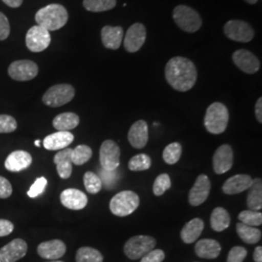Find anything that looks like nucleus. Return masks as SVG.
Here are the masks:
<instances>
[{
    "label": "nucleus",
    "instance_id": "nucleus-27",
    "mask_svg": "<svg viewBox=\"0 0 262 262\" xmlns=\"http://www.w3.org/2000/svg\"><path fill=\"white\" fill-rule=\"evenodd\" d=\"M247 206L249 210L260 211L262 208V183L260 179L253 180V184L248 189Z\"/></svg>",
    "mask_w": 262,
    "mask_h": 262
},
{
    "label": "nucleus",
    "instance_id": "nucleus-10",
    "mask_svg": "<svg viewBox=\"0 0 262 262\" xmlns=\"http://www.w3.org/2000/svg\"><path fill=\"white\" fill-rule=\"evenodd\" d=\"M27 47L33 53H40L47 49L51 44V34L47 29L34 26L28 29L26 36Z\"/></svg>",
    "mask_w": 262,
    "mask_h": 262
},
{
    "label": "nucleus",
    "instance_id": "nucleus-24",
    "mask_svg": "<svg viewBox=\"0 0 262 262\" xmlns=\"http://www.w3.org/2000/svg\"><path fill=\"white\" fill-rule=\"evenodd\" d=\"M71 151L72 149L66 148L63 150H59L54 158V162L56 163L58 176L64 180L70 178L72 174L73 163L71 160Z\"/></svg>",
    "mask_w": 262,
    "mask_h": 262
},
{
    "label": "nucleus",
    "instance_id": "nucleus-15",
    "mask_svg": "<svg viewBox=\"0 0 262 262\" xmlns=\"http://www.w3.org/2000/svg\"><path fill=\"white\" fill-rule=\"evenodd\" d=\"M232 59L235 66L247 74H254L260 68V61L258 58L247 50L242 49L236 51L232 56Z\"/></svg>",
    "mask_w": 262,
    "mask_h": 262
},
{
    "label": "nucleus",
    "instance_id": "nucleus-17",
    "mask_svg": "<svg viewBox=\"0 0 262 262\" xmlns=\"http://www.w3.org/2000/svg\"><path fill=\"white\" fill-rule=\"evenodd\" d=\"M149 140L148 123L140 120L134 122L128 131V141L135 149H143Z\"/></svg>",
    "mask_w": 262,
    "mask_h": 262
},
{
    "label": "nucleus",
    "instance_id": "nucleus-40",
    "mask_svg": "<svg viewBox=\"0 0 262 262\" xmlns=\"http://www.w3.org/2000/svg\"><path fill=\"white\" fill-rule=\"evenodd\" d=\"M18 127L15 118L9 115H0V133H11Z\"/></svg>",
    "mask_w": 262,
    "mask_h": 262
},
{
    "label": "nucleus",
    "instance_id": "nucleus-18",
    "mask_svg": "<svg viewBox=\"0 0 262 262\" xmlns=\"http://www.w3.org/2000/svg\"><path fill=\"white\" fill-rule=\"evenodd\" d=\"M37 253L42 258L49 260H57L66 253V244L61 240H50L38 246Z\"/></svg>",
    "mask_w": 262,
    "mask_h": 262
},
{
    "label": "nucleus",
    "instance_id": "nucleus-45",
    "mask_svg": "<svg viewBox=\"0 0 262 262\" xmlns=\"http://www.w3.org/2000/svg\"><path fill=\"white\" fill-rule=\"evenodd\" d=\"M13 192V188L9 181L4 177L0 176V198L5 199L11 196Z\"/></svg>",
    "mask_w": 262,
    "mask_h": 262
},
{
    "label": "nucleus",
    "instance_id": "nucleus-2",
    "mask_svg": "<svg viewBox=\"0 0 262 262\" xmlns=\"http://www.w3.org/2000/svg\"><path fill=\"white\" fill-rule=\"evenodd\" d=\"M38 26L48 31H55L63 28L68 20L67 10L59 4H50L38 11L35 15Z\"/></svg>",
    "mask_w": 262,
    "mask_h": 262
},
{
    "label": "nucleus",
    "instance_id": "nucleus-5",
    "mask_svg": "<svg viewBox=\"0 0 262 262\" xmlns=\"http://www.w3.org/2000/svg\"><path fill=\"white\" fill-rule=\"evenodd\" d=\"M173 19L179 28L186 32H196L202 26L199 14L186 5H179L174 9Z\"/></svg>",
    "mask_w": 262,
    "mask_h": 262
},
{
    "label": "nucleus",
    "instance_id": "nucleus-7",
    "mask_svg": "<svg viewBox=\"0 0 262 262\" xmlns=\"http://www.w3.org/2000/svg\"><path fill=\"white\" fill-rule=\"evenodd\" d=\"M75 95V90L67 84H56L51 86L43 95V102L49 107H60L70 102Z\"/></svg>",
    "mask_w": 262,
    "mask_h": 262
},
{
    "label": "nucleus",
    "instance_id": "nucleus-46",
    "mask_svg": "<svg viewBox=\"0 0 262 262\" xmlns=\"http://www.w3.org/2000/svg\"><path fill=\"white\" fill-rule=\"evenodd\" d=\"M14 230V225L8 220L0 219V237L8 236Z\"/></svg>",
    "mask_w": 262,
    "mask_h": 262
},
{
    "label": "nucleus",
    "instance_id": "nucleus-52",
    "mask_svg": "<svg viewBox=\"0 0 262 262\" xmlns=\"http://www.w3.org/2000/svg\"><path fill=\"white\" fill-rule=\"evenodd\" d=\"M50 262H63V261H59V260H53V261H50Z\"/></svg>",
    "mask_w": 262,
    "mask_h": 262
},
{
    "label": "nucleus",
    "instance_id": "nucleus-33",
    "mask_svg": "<svg viewBox=\"0 0 262 262\" xmlns=\"http://www.w3.org/2000/svg\"><path fill=\"white\" fill-rule=\"evenodd\" d=\"M93 157V150L86 145H79L71 151V160L75 165H83Z\"/></svg>",
    "mask_w": 262,
    "mask_h": 262
},
{
    "label": "nucleus",
    "instance_id": "nucleus-23",
    "mask_svg": "<svg viewBox=\"0 0 262 262\" xmlns=\"http://www.w3.org/2000/svg\"><path fill=\"white\" fill-rule=\"evenodd\" d=\"M123 39V29L121 27L105 26L101 29V40L107 49L117 50L121 47Z\"/></svg>",
    "mask_w": 262,
    "mask_h": 262
},
{
    "label": "nucleus",
    "instance_id": "nucleus-32",
    "mask_svg": "<svg viewBox=\"0 0 262 262\" xmlns=\"http://www.w3.org/2000/svg\"><path fill=\"white\" fill-rule=\"evenodd\" d=\"M84 8L90 12H105L115 8L117 5V0H84Z\"/></svg>",
    "mask_w": 262,
    "mask_h": 262
},
{
    "label": "nucleus",
    "instance_id": "nucleus-43",
    "mask_svg": "<svg viewBox=\"0 0 262 262\" xmlns=\"http://www.w3.org/2000/svg\"><path fill=\"white\" fill-rule=\"evenodd\" d=\"M164 258H165V254L162 250L154 249L147 254H145L141 258L140 262H162L164 260Z\"/></svg>",
    "mask_w": 262,
    "mask_h": 262
},
{
    "label": "nucleus",
    "instance_id": "nucleus-19",
    "mask_svg": "<svg viewBox=\"0 0 262 262\" xmlns=\"http://www.w3.org/2000/svg\"><path fill=\"white\" fill-rule=\"evenodd\" d=\"M60 201L63 206L70 210H82L88 204V197L83 191L76 188H67L60 194Z\"/></svg>",
    "mask_w": 262,
    "mask_h": 262
},
{
    "label": "nucleus",
    "instance_id": "nucleus-20",
    "mask_svg": "<svg viewBox=\"0 0 262 262\" xmlns=\"http://www.w3.org/2000/svg\"><path fill=\"white\" fill-rule=\"evenodd\" d=\"M74 141V135L69 131H57L50 134L43 141L46 150H61L66 149Z\"/></svg>",
    "mask_w": 262,
    "mask_h": 262
},
{
    "label": "nucleus",
    "instance_id": "nucleus-28",
    "mask_svg": "<svg viewBox=\"0 0 262 262\" xmlns=\"http://www.w3.org/2000/svg\"><path fill=\"white\" fill-rule=\"evenodd\" d=\"M80 123V118L74 113H62L57 115L53 121V125L57 131H70Z\"/></svg>",
    "mask_w": 262,
    "mask_h": 262
},
{
    "label": "nucleus",
    "instance_id": "nucleus-14",
    "mask_svg": "<svg viewBox=\"0 0 262 262\" xmlns=\"http://www.w3.org/2000/svg\"><path fill=\"white\" fill-rule=\"evenodd\" d=\"M28 253V244L23 239H15L0 249L1 262H16Z\"/></svg>",
    "mask_w": 262,
    "mask_h": 262
},
{
    "label": "nucleus",
    "instance_id": "nucleus-39",
    "mask_svg": "<svg viewBox=\"0 0 262 262\" xmlns=\"http://www.w3.org/2000/svg\"><path fill=\"white\" fill-rule=\"evenodd\" d=\"M99 178L101 180L102 186L106 187L107 189H112L115 188V185L118 182L119 178V174L117 170H113V171H106L101 168L100 173H99Z\"/></svg>",
    "mask_w": 262,
    "mask_h": 262
},
{
    "label": "nucleus",
    "instance_id": "nucleus-53",
    "mask_svg": "<svg viewBox=\"0 0 262 262\" xmlns=\"http://www.w3.org/2000/svg\"><path fill=\"white\" fill-rule=\"evenodd\" d=\"M0 262H1V260H0Z\"/></svg>",
    "mask_w": 262,
    "mask_h": 262
},
{
    "label": "nucleus",
    "instance_id": "nucleus-50",
    "mask_svg": "<svg viewBox=\"0 0 262 262\" xmlns=\"http://www.w3.org/2000/svg\"><path fill=\"white\" fill-rule=\"evenodd\" d=\"M246 2H248L249 4H255L257 2V0H245Z\"/></svg>",
    "mask_w": 262,
    "mask_h": 262
},
{
    "label": "nucleus",
    "instance_id": "nucleus-1",
    "mask_svg": "<svg viewBox=\"0 0 262 262\" xmlns=\"http://www.w3.org/2000/svg\"><path fill=\"white\" fill-rule=\"evenodd\" d=\"M165 78L174 90L185 93L191 90L196 83V67L186 57H173L165 66Z\"/></svg>",
    "mask_w": 262,
    "mask_h": 262
},
{
    "label": "nucleus",
    "instance_id": "nucleus-12",
    "mask_svg": "<svg viewBox=\"0 0 262 262\" xmlns=\"http://www.w3.org/2000/svg\"><path fill=\"white\" fill-rule=\"evenodd\" d=\"M147 37V30L140 23L132 25L123 38V45L128 53H136L144 45Z\"/></svg>",
    "mask_w": 262,
    "mask_h": 262
},
{
    "label": "nucleus",
    "instance_id": "nucleus-34",
    "mask_svg": "<svg viewBox=\"0 0 262 262\" xmlns=\"http://www.w3.org/2000/svg\"><path fill=\"white\" fill-rule=\"evenodd\" d=\"M182 146L178 142H174L169 144L167 147H165V149L163 150V154H162V158L163 160L170 165H173L175 163H177L181 156H182Z\"/></svg>",
    "mask_w": 262,
    "mask_h": 262
},
{
    "label": "nucleus",
    "instance_id": "nucleus-22",
    "mask_svg": "<svg viewBox=\"0 0 262 262\" xmlns=\"http://www.w3.org/2000/svg\"><path fill=\"white\" fill-rule=\"evenodd\" d=\"M32 163L31 155L26 150H15L5 160V168L11 172H19L28 168Z\"/></svg>",
    "mask_w": 262,
    "mask_h": 262
},
{
    "label": "nucleus",
    "instance_id": "nucleus-47",
    "mask_svg": "<svg viewBox=\"0 0 262 262\" xmlns=\"http://www.w3.org/2000/svg\"><path fill=\"white\" fill-rule=\"evenodd\" d=\"M255 117L258 122H262V98H258L255 103Z\"/></svg>",
    "mask_w": 262,
    "mask_h": 262
},
{
    "label": "nucleus",
    "instance_id": "nucleus-49",
    "mask_svg": "<svg viewBox=\"0 0 262 262\" xmlns=\"http://www.w3.org/2000/svg\"><path fill=\"white\" fill-rule=\"evenodd\" d=\"M253 260L255 262H262V248L258 246L255 248L253 253Z\"/></svg>",
    "mask_w": 262,
    "mask_h": 262
},
{
    "label": "nucleus",
    "instance_id": "nucleus-38",
    "mask_svg": "<svg viewBox=\"0 0 262 262\" xmlns=\"http://www.w3.org/2000/svg\"><path fill=\"white\" fill-rule=\"evenodd\" d=\"M171 187V179L168 174H160L154 183L152 190L155 195L161 196L166 190Z\"/></svg>",
    "mask_w": 262,
    "mask_h": 262
},
{
    "label": "nucleus",
    "instance_id": "nucleus-13",
    "mask_svg": "<svg viewBox=\"0 0 262 262\" xmlns=\"http://www.w3.org/2000/svg\"><path fill=\"white\" fill-rule=\"evenodd\" d=\"M211 191V182L208 176L202 174L196 179L188 194V202L191 206H199L204 203Z\"/></svg>",
    "mask_w": 262,
    "mask_h": 262
},
{
    "label": "nucleus",
    "instance_id": "nucleus-37",
    "mask_svg": "<svg viewBox=\"0 0 262 262\" xmlns=\"http://www.w3.org/2000/svg\"><path fill=\"white\" fill-rule=\"evenodd\" d=\"M151 166V159L145 154L134 156L128 162V168L131 171H145Z\"/></svg>",
    "mask_w": 262,
    "mask_h": 262
},
{
    "label": "nucleus",
    "instance_id": "nucleus-41",
    "mask_svg": "<svg viewBox=\"0 0 262 262\" xmlns=\"http://www.w3.org/2000/svg\"><path fill=\"white\" fill-rule=\"evenodd\" d=\"M48 181L46 178L41 177V178L36 179L34 184L30 187L28 191V195L31 198L37 197L38 195L42 194L47 187Z\"/></svg>",
    "mask_w": 262,
    "mask_h": 262
},
{
    "label": "nucleus",
    "instance_id": "nucleus-9",
    "mask_svg": "<svg viewBox=\"0 0 262 262\" xmlns=\"http://www.w3.org/2000/svg\"><path fill=\"white\" fill-rule=\"evenodd\" d=\"M121 150L113 140L104 141L99 150V161L101 168L106 171L117 170L120 166Z\"/></svg>",
    "mask_w": 262,
    "mask_h": 262
},
{
    "label": "nucleus",
    "instance_id": "nucleus-29",
    "mask_svg": "<svg viewBox=\"0 0 262 262\" xmlns=\"http://www.w3.org/2000/svg\"><path fill=\"white\" fill-rule=\"evenodd\" d=\"M229 225H230V215L228 214V212L222 207L215 208L211 215L212 228L216 232H221L225 230L226 228H228Z\"/></svg>",
    "mask_w": 262,
    "mask_h": 262
},
{
    "label": "nucleus",
    "instance_id": "nucleus-4",
    "mask_svg": "<svg viewBox=\"0 0 262 262\" xmlns=\"http://www.w3.org/2000/svg\"><path fill=\"white\" fill-rule=\"evenodd\" d=\"M140 204L139 196L131 191L123 190L117 193L110 201V210L118 216H126L132 214Z\"/></svg>",
    "mask_w": 262,
    "mask_h": 262
},
{
    "label": "nucleus",
    "instance_id": "nucleus-44",
    "mask_svg": "<svg viewBox=\"0 0 262 262\" xmlns=\"http://www.w3.org/2000/svg\"><path fill=\"white\" fill-rule=\"evenodd\" d=\"M9 35V20L3 13L0 12V41L5 40Z\"/></svg>",
    "mask_w": 262,
    "mask_h": 262
},
{
    "label": "nucleus",
    "instance_id": "nucleus-11",
    "mask_svg": "<svg viewBox=\"0 0 262 262\" xmlns=\"http://www.w3.org/2000/svg\"><path fill=\"white\" fill-rule=\"evenodd\" d=\"M8 74L15 81H30L37 76L38 66L31 60H17L10 64Z\"/></svg>",
    "mask_w": 262,
    "mask_h": 262
},
{
    "label": "nucleus",
    "instance_id": "nucleus-8",
    "mask_svg": "<svg viewBox=\"0 0 262 262\" xmlns=\"http://www.w3.org/2000/svg\"><path fill=\"white\" fill-rule=\"evenodd\" d=\"M225 36L236 42L248 43L253 40L254 31L253 28L246 21L232 19L225 25Z\"/></svg>",
    "mask_w": 262,
    "mask_h": 262
},
{
    "label": "nucleus",
    "instance_id": "nucleus-21",
    "mask_svg": "<svg viewBox=\"0 0 262 262\" xmlns=\"http://www.w3.org/2000/svg\"><path fill=\"white\" fill-rule=\"evenodd\" d=\"M253 184V179L246 174H238L226 180L223 186V191L225 194L233 195L248 190Z\"/></svg>",
    "mask_w": 262,
    "mask_h": 262
},
{
    "label": "nucleus",
    "instance_id": "nucleus-26",
    "mask_svg": "<svg viewBox=\"0 0 262 262\" xmlns=\"http://www.w3.org/2000/svg\"><path fill=\"white\" fill-rule=\"evenodd\" d=\"M203 229H204L203 221L199 217L192 219L183 227L181 231V238L184 241V243H193L200 237Z\"/></svg>",
    "mask_w": 262,
    "mask_h": 262
},
{
    "label": "nucleus",
    "instance_id": "nucleus-6",
    "mask_svg": "<svg viewBox=\"0 0 262 262\" xmlns=\"http://www.w3.org/2000/svg\"><path fill=\"white\" fill-rule=\"evenodd\" d=\"M157 241L155 238L147 235H137L130 238L123 248L125 255L132 260L142 258L145 254L155 249Z\"/></svg>",
    "mask_w": 262,
    "mask_h": 262
},
{
    "label": "nucleus",
    "instance_id": "nucleus-48",
    "mask_svg": "<svg viewBox=\"0 0 262 262\" xmlns=\"http://www.w3.org/2000/svg\"><path fill=\"white\" fill-rule=\"evenodd\" d=\"M2 1L11 8H18L23 4V0H2Z\"/></svg>",
    "mask_w": 262,
    "mask_h": 262
},
{
    "label": "nucleus",
    "instance_id": "nucleus-25",
    "mask_svg": "<svg viewBox=\"0 0 262 262\" xmlns=\"http://www.w3.org/2000/svg\"><path fill=\"white\" fill-rule=\"evenodd\" d=\"M222 251V247L214 239H202L195 245V253L201 258L215 259Z\"/></svg>",
    "mask_w": 262,
    "mask_h": 262
},
{
    "label": "nucleus",
    "instance_id": "nucleus-51",
    "mask_svg": "<svg viewBox=\"0 0 262 262\" xmlns=\"http://www.w3.org/2000/svg\"><path fill=\"white\" fill-rule=\"evenodd\" d=\"M34 145H35L36 147H40V140H35V142H34Z\"/></svg>",
    "mask_w": 262,
    "mask_h": 262
},
{
    "label": "nucleus",
    "instance_id": "nucleus-16",
    "mask_svg": "<svg viewBox=\"0 0 262 262\" xmlns=\"http://www.w3.org/2000/svg\"><path fill=\"white\" fill-rule=\"evenodd\" d=\"M233 150L231 146L225 144L217 148L213 158V167L216 174H225L233 165Z\"/></svg>",
    "mask_w": 262,
    "mask_h": 262
},
{
    "label": "nucleus",
    "instance_id": "nucleus-31",
    "mask_svg": "<svg viewBox=\"0 0 262 262\" xmlns=\"http://www.w3.org/2000/svg\"><path fill=\"white\" fill-rule=\"evenodd\" d=\"M76 262H103V255L94 248L83 247L77 251Z\"/></svg>",
    "mask_w": 262,
    "mask_h": 262
},
{
    "label": "nucleus",
    "instance_id": "nucleus-36",
    "mask_svg": "<svg viewBox=\"0 0 262 262\" xmlns=\"http://www.w3.org/2000/svg\"><path fill=\"white\" fill-rule=\"evenodd\" d=\"M238 220L249 226H259L262 224V214L259 211L246 210L238 215Z\"/></svg>",
    "mask_w": 262,
    "mask_h": 262
},
{
    "label": "nucleus",
    "instance_id": "nucleus-3",
    "mask_svg": "<svg viewBox=\"0 0 262 262\" xmlns=\"http://www.w3.org/2000/svg\"><path fill=\"white\" fill-rule=\"evenodd\" d=\"M229 121V113L225 104L215 102L207 109L204 118V125L207 131L212 134H222L225 132Z\"/></svg>",
    "mask_w": 262,
    "mask_h": 262
},
{
    "label": "nucleus",
    "instance_id": "nucleus-35",
    "mask_svg": "<svg viewBox=\"0 0 262 262\" xmlns=\"http://www.w3.org/2000/svg\"><path fill=\"white\" fill-rule=\"evenodd\" d=\"M84 185L86 191L91 194L98 193L102 188V183L99 176L91 171L84 173Z\"/></svg>",
    "mask_w": 262,
    "mask_h": 262
},
{
    "label": "nucleus",
    "instance_id": "nucleus-30",
    "mask_svg": "<svg viewBox=\"0 0 262 262\" xmlns=\"http://www.w3.org/2000/svg\"><path fill=\"white\" fill-rule=\"evenodd\" d=\"M236 229L239 237L245 243L253 245L258 243V241H260L261 239V231L253 226H249L244 225L242 223H239L236 225Z\"/></svg>",
    "mask_w": 262,
    "mask_h": 262
},
{
    "label": "nucleus",
    "instance_id": "nucleus-42",
    "mask_svg": "<svg viewBox=\"0 0 262 262\" xmlns=\"http://www.w3.org/2000/svg\"><path fill=\"white\" fill-rule=\"evenodd\" d=\"M247 254H248V252L245 248L240 247V246H236L234 248H232L228 253L227 262H243Z\"/></svg>",
    "mask_w": 262,
    "mask_h": 262
}]
</instances>
